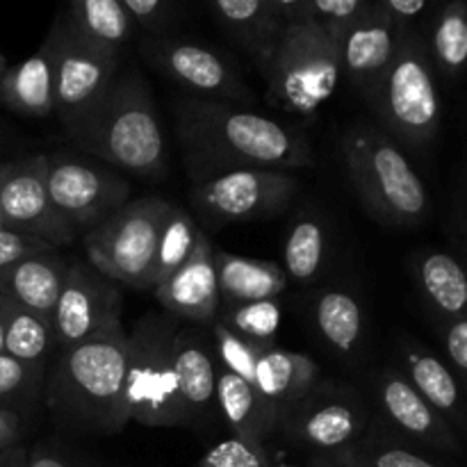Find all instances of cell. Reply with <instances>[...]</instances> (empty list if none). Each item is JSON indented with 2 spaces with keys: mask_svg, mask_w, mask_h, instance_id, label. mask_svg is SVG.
<instances>
[{
  "mask_svg": "<svg viewBox=\"0 0 467 467\" xmlns=\"http://www.w3.org/2000/svg\"><path fill=\"white\" fill-rule=\"evenodd\" d=\"M217 322L254 345L272 347L276 345L274 340L281 327V304L278 299H263L231 306V308L219 310Z\"/></svg>",
  "mask_w": 467,
  "mask_h": 467,
  "instance_id": "35",
  "label": "cell"
},
{
  "mask_svg": "<svg viewBox=\"0 0 467 467\" xmlns=\"http://www.w3.org/2000/svg\"><path fill=\"white\" fill-rule=\"evenodd\" d=\"M369 413L354 388L317 381L304 397L281 410L278 433L292 445L308 447L317 456H331L363 438Z\"/></svg>",
  "mask_w": 467,
  "mask_h": 467,
  "instance_id": "9",
  "label": "cell"
},
{
  "mask_svg": "<svg viewBox=\"0 0 467 467\" xmlns=\"http://www.w3.org/2000/svg\"><path fill=\"white\" fill-rule=\"evenodd\" d=\"M0 103L23 117L44 119L55 114L53 46L48 36L35 55L5 71L0 78Z\"/></svg>",
  "mask_w": 467,
  "mask_h": 467,
  "instance_id": "25",
  "label": "cell"
},
{
  "mask_svg": "<svg viewBox=\"0 0 467 467\" xmlns=\"http://www.w3.org/2000/svg\"><path fill=\"white\" fill-rule=\"evenodd\" d=\"M50 249H53V246L44 244V242L35 240V237L9 231V228H0V269L9 267V265H14L16 260L27 258V255H35Z\"/></svg>",
  "mask_w": 467,
  "mask_h": 467,
  "instance_id": "43",
  "label": "cell"
},
{
  "mask_svg": "<svg viewBox=\"0 0 467 467\" xmlns=\"http://www.w3.org/2000/svg\"><path fill=\"white\" fill-rule=\"evenodd\" d=\"M67 21L89 44L114 55H121L135 32L123 0H73L67 9Z\"/></svg>",
  "mask_w": 467,
  "mask_h": 467,
  "instance_id": "29",
  "label": "cell"
},
{
  "mask_svg": "<svg viewBox=\"0 0 467 467\" xmlns=\"http://www.w3.org/2000/svg\"><path fill=\"white\" fill-rule=\"evenodd\" d=\"M327 228L313 214H301L292 223L283 244V272L287 281L308 285L317 281L327 265Z\"/></svg>",
  "mask_w": 467,
  "mask_h": 467,
  "instance_id": "32",
  "label": "cell"
},
{
  "mask_svg": "<svg viewBox=\"0 0 467 467\" xmlns=\"http://www.w3.org/2000/svg\"><path fill=\"white\" fill-rule=\"evenodd\" d=\"M217 415L231 429V436L267 445L278 433L281 409L265 400L254 383L235 377L228 369H217Z\"/></svg>",
  "mask_w": 467,
  "mask_h": 467,
  "instance_id": "22",
  "label": "cell"
},
{
  "mask_svg": "<svg viewBox=\"0 0 467 467\" xmlns=\"http://www.w3.org/2000/svg\"><path fill=\"white\" fill-rule=\"evenodd\" d=\"M0 467H27V450L21 445L0 454Z\"/></svg>",
  "mask_w": 467,
  "mask_h": 467,
  "instance_id": "46",
  "label": "cell"
},
{
  "mask_svg": "<svg viewBox=\"0 0 467 467\" xmlns=\"http://www.w3.org/2000/svg\"><path fill=\"white\" fill-rule=\"evenodd\" d=\"M160 306L173 319L194 324H213L222 310L219 296L214 246L203 231H199L190 260L155 290Z\"/></svg>",
  "mask_w": 467,
  "mask_h": 467,
  "instance_id": "17",
  "label": "cell"
},
{
  "mask_svg": "<svg viewBox=\"0 0 467 467\" xmlns=\"http://www.w3.org/2000/svg\"><path fill=\"white\" fill-rule=\"evenodd\" d=\"M0 322L5 331V354L23 363L46 365L57 351L53 322L0 295Z\"/></svg>",
  "mask_w": 467,
  "mask_h": 467,
  "instance_id": "30",
  "label": "cell"
},
{
  "mask_svg": "<svg viewBox=\"0 0 467 467\" xmlns=\"http://www.w3.org/2000/svg\"><path fill=\"white\" fill-rule=\"evenodd\" d=\"M48 41L53 46L55 114L68 130L103 99L119 76V55L89 44L67 16L55 21Z\"/></svg>",
  "mask_w": 467,
  "mask_h": 467,
  "instance_id": "10",
  "label": "cell"
},
{
  "mask_svg": "<svg viewBox=\"0 0 467 467\" xmlns=\"http://www.w3.org/2000/svg\"><path fill=\"white\" fill-rule=\"evenodd\" d=\"M46 182L55 210L76 233H89L130 201V185L119 173L76 155H46Z\"/></svg>",
  "mask_w": 467,
  "mask_h": 467,
  "instance_id": "12",
  "label": "cell"
},
{
  "mask_svg": "<svg viewBox=\"0 0 467 467\" xmlns=\"http://www.w3.org/2000/svg\"><path fill=\"white\" fill-rule=\"evenodd\" d=\"M67 272L68 263L57 254V249L27 255L0 269V295L9 296L41 317L53 319Z\"/></svg>",
  "mask_w": 467,
  "mask_h": 467,
  "instance_id": "21",
  "label": "cell"
},
{
  "mask_svg": "<svg viewBox=\"0 0 467 467\" xmlns=\"http://www.w3.org/2000/svg\"><path fill=\"white\" fill-rule=\"evenodd\" d=\"M46 365L23 363L0 354V406L21 409L36 390H44Z\"/></svg>",
  "mask_w": 467,
  "mask_h": 467,
  "instance_id": "38",
  "label": "cell"
},
{
  "mask_svg": "<svg viewBox=\"0 0 467 467\" xmlns=\"http://www.w3.org/2000/svg\"><path fill=\"white\" fill-rule=\"evenodd\" d=\"M386 135L409 149H424L441 130V94L427 41L415 27L397 35L395 57L368 100Z\"/></svg>",
  "mask_w": 467,
  "mask_h": 467,
  "instance_id": "5",
  "label": "cell"
},
{
  "mask_svg": "<svg viewBox=\"0 0 467 467\" xmlns=\"http://www.w3.org/2000/svg\"><path fill=\"white\" fill-rule=\"evenodd\" d=\"M296 190L299 181L292 173L244 169L194 182L190 201L210 226H226L283 213Z\"/></svg>",
  "mask_w": 467,
  "mask_h": 467,
  "instance_id": "11",
  "label": "cell"
},
{
  "mask_svg": "<svg viewBox=\"0 0 467 467\" xmlns=\"http://www.w3.org/2000/svg\"><path fill=\"white\" fill-rule=\"evenodd\" d=\"M374 392L383 415V427L397 438L445 454L463 451V441L454 427L420 397L400 369H383L374 381Z\"/></svg>",
  "mask_w": 467,
  "mask_h": 467,
  "instance_id": "16",
  "label": "cell"
},
{
  "mask_svg": "<svg viewBox=\"0 0 467 467\" xmlns=\"http://www.w3.org/2000/svg\"><path fill=\"white\" fill-rule=\"evenodd\" d=\"M214 265H217L222 308L251 304V301L278 299L290 283L281 265L272 260H255L228 254V251H214Z\"/></svg>",
  "mask_w": 467,
  "mask_h": 467,
  "instance_id": "26",
  "label": "cell"
},
{
  "mask_svg": "<svg viewBox=\"0 0 467 467\" xmlns=\"http://www.w3.org/2000/svg\"><path fill=\"white\" fill-rule=\"evenodd\" d=\"M3 226L59 249L78 235L55 210L46 182V155L0 162Z\"/></svg>",
  "mask_w": 467,
  "mask_h": 467,
  "instance_id": "15",
  "label": "cell"
},
{
  "mask_svg": "<svg viewBox=\"0 0 467 467\" xmlns=\"http://www.w3.org/2000/svg\"><path fill=\"white\" fill-rule=\"evenodd\" d=\"M27 467H87L80 454L59 441H41L27 451Z\"/></svg>",
  "mask_w": 467,
  "mask_h": 467,
  "instance_id": "42",
  "label": "cell"
},
{
  "mask_svg": "<svg viewBox=\"0 0 467 467\" xmlns=\"http://www.w3.org/2000/svg\"><path fill=\"white\" fill-rule=\"evenodd\" d=\"M369 0H306L304 23H313L337 46L368 12Z\"/></svg>",
  "mask_w": 467,
  "mask_h": 467,
  "instance_id": "36",
  "label": "cell"
},
{
  "mask_svg": "<svg viewBox=\"0 0 467 467\" xmlns=\"http://www.w3.org/2000/svg\"><path fill=\"white\" fill-rule=\"evenodd\" d=\"M267 99L278 109L310 117L340 82V46L313 23H292L278 35L267 64Z\"/></svg>",
  "mask_w": 467,
  "mask_h": 467,
  "instance_id": "7",
  "label": "cell"
},
{
  "mask_svg": "<svg viewBox=\"0 0 467 467\" xmlns=\"http://www.w3.org/2000/svg\"><path fill=\"white\" fill-rule=\"evenodd\" d=\"M400 354V372L409 379L410 386L454 427L461 438L467 436V400L450 365L413 342H404Z\"/></svg>",
  "mask_w": 467,
  "mask_h": 467,
  "instance_id": "20",
  "label": "cell"
},
{
  "mask_svg": "<svg viewBox=\"0 0 467 467\" xmlns=\"http://www.w3.org/2000/svg\"><path fill=\"white\" fill-rule=\"evenodd\" d=\"M0 354H5V331H3V322H0Z\"/></svg>",
  "mask_w": 467,
  "mask_h": 467,
  "instance_id": "48",
  "label": "cell"
},
{
  "mask_svg": "<svg viewBox=\"0 0 467 467\" xmlns=\"http://www.w3.org/2000/svg\"><path fill=\"white\" fill-rule=\"evenodd\" d=\"M377 3L383 9V14L390 18L392 26L397 27V32L413 27L415 18L422 12H427L424 0H377Z\"/></svg>",
  "mask_w": 467,
  "mask_h": 467,
  "instance_id": "44",
  "label": "cell"
},
{
  "mask_svg": "<svg viewBox=\"0 0 467 467\" xmlns=\"http://www.w3.org/2000/svg\"><path fill=\"white\" fill-rule=\"evenodd\" d=\"M429 55L438 71L456 80L467 68V3L454 0L438 12L431 30Z\"/></svg>",
  "mask_w": 467,
  "mask_h": 467,
  "instance_id": "33",
  "label": "cell"
},
{
  "mask_svg": "<svg viewBox=\"0 0 467 467\" xmlns=\"http://www.w3.org/2000/svg\"><path fill=\"white\" fill-rule=\"evenodd\" d=\"M57 351L96 340L123 327V295L114 281L89 263L68 265L67 281L53 313Z\"/></svg>",
  "mask_w": 467,
  "mask_h": 467,
  "instance_id": "13",
  "label": "cell"
},
{
  "mask_svg": "<svg viewBox=\"0 0 467 467\" xmlns=\"http://www.w3.org/2000/svg\"><path fill=\"white\" fill-rule=\"evenodd\" d=\"M199 467H267V445L231 436L210 447Z\"/></svg>",
  "mask_w": 467,
  "mask_h": 467,
  "instance_id": "39",
  "label": "cell"
},
{
  "mask_svg": "<svg viewBox=\"0 0 467 467\" xmlns=\"http://www.w3.org/2000/svg\"><path fill=\"white\" fill-rule=\"evenodd\" d=\"M173 368L178 392L190 427L217 415V356L194 328H178L173 340Z\"/></svg>",
  "mask_w": 467,
  "mask_h": 467,
  "instance_id": "19",
  "label": "cell"
},
{
  "mask_svg": "<svg viewBox=\"0 0 467 467\" xmlns=\"http://www.w3.org/2000/svg\"><path fill=\"white\" fill-rule=\"evenodd\" d=\"M324 459L342 467H445L406 447L401 438L372 422L360 441H356L347 450L324 456Z\"/></svg>",
  "mask_w": 467,
  "mask_h": 467,
  "instance_id": "31",
  "label": "cell"
},
{
  "mask_svg": "<svg viewBox=\"0 0 467 467\" xmlns=\"http://www.w3.org/2000/svg\"><path fill=\"white\" fill-rule=\"evenodd\" d=\"M5 71H7V67H5V59H3V55H0V78L5 76Z\"/></svg>",
  "mask_w": 467,
  "mask_h": 467,
  "instance_id": "50",
  "label": "cell"
},
{
  "mask_svg": "<svg viewBox=\"0 0 467 467\" xmlns=\"http://www.w3.org/2000/svg\"><path fill=\"white\" fill-rule=\"evenodd\" d=\"M420 295L441 324L467 319V255L450 251H422L413 267Z\"/></svg>",
  "mask_w": 467,
  "mask_h": 467,
  "instance_id": "23",
  "label": "cell"
},
{
  "mask_svg": "<svg viewBox=\"0 0 467 467\" xmlns=\"http://www.w3.org/2000/svg\"><path fill=\"white\" fill-rule=\"evenodd\" d=\"M310 467H342V465L333 463V461L324 459V456H313V459H310Z\"/></svg>",
  "mask_w": 467,
  "mask_h": 467,
  "instance_id": "47",
  "label": "cell"
},
{
  "mask_svg": "<svg viewBox=\"0 0 467 467\" xmlns=\"http://www.w3.org/2000/svg\"><path fill=\"white\" fill-rule=\"evenodd\" d=\"M171 205L158 196L128 201L105 222L85 233L87 263L117 285L144 292Z\"/></svg>",
  "mask_w": 467,
  "mask_h": 467,
  "instance_id": "8",
  "label": "cell"
},
{
  "mask_svg": "<svg viewBox=\"0 0 467 467\" xmlns=\"http://www.w3.org/2000/svg\"><path fill=\"white\" fill-rule=\"evenodd\" d=\"M463 240H465V249H463V254L467 255V213H465V219H463Z\"/></svg>",
  "mask_w": 467,
  "mask_h": 467,
  "instance_id": "49",
  "label": "cell"
},
{
  "mask_svg": "<svg viewBox=\"0 0 467 467\" xmlns=\"http://www.w3.org/2000/svg\"><path fill=\"white\" fill-rule=\"evenodd\" d=\"M397 35L400 32L377 0H369L368 12L340 41V76H345L365 100L374 94L395 57Z\"/></svg>",
  "mask_w": 467,
  "mask_h": 467,
  "instance_id": "18",
  "label": "cell"
},
{
  "mask_svg": "<svg viewBox=\"0 0 467 467\" xmlns=\"http://www.w3.org/2000/svg\"><path fill=\"white\" fill-rule=\"evenodd\" d=\"M178 328L171 315L150 313L128 331L126 406L130 422L150 429L190 427L173 368Z\"/></svg>",
  "mask_w": 467,
  "mask_h": 467,
  "instance_id": "6",
  "label": "cell"
},
{
  "mask_svg": "<svg viewBox=\"0 0 467 467\" xmlns=\"http://www.w3.org/2000/svg\"><path fill=\"white\" fill-rule=\"evenodd\" d=\"M319 381V368L310 356L272 345L260 351L254 369V388L278 409L304 397Z\"/></svg>",
  "mask_w": 467,
  "mask_h": 467,
  "instance_id": "27",
  "label": "cell"
},
{
  "mask_svg": "<svg viewBox=\"0 0 467 467\" xmlns=\"http://www.w3.org/2000/svg\"><path fill=\"white\" fill-rule=\"evenodd\" d=\"M0 228H5V226H3V214H0Z\"/></svg>",
  "mask_w": 467,
  "mask_h": 467,
  "instance_id": "51",
  "label": "cell"
},
{
  "mask_svg": "<svg viewBox=\"0 0 467 467\" xmlns=\"http://www.w3.org/2000/svg\"><path fill=\"white\" fill-rule=\"evenodd\" d=\"M68 140L112 167L141 178L167 169V141L140 71H119L103 99L67 130Z\"/></svg>",
  "mask_w": 467,
  "mask_h": 467,
  "instance_id": "3",
  "label": "cell"
},
{
  "mask_svg": "<svg viewBox=\"0 0 467 467\" xmlns=\"http://www.w3.org/2000/svg\"><path fill=\"white\" fill-rule=\"evenodd\" d=\"M199 231L201 228L196 226L190 213H185L178 205H171V210L167 214V222L162 226V233H160L158 251H155V260L150 265L146 290H158L169 276H173L190 260L192 251L196 246Z\"/></svg>",
  "mask_w": 467,
  "mask_h": 467,
  "instance_id": "34",
  "label": "cell"
},
{
  "mask_svg": "<svg viewBox=\"0 0 467 467\" xmlns=\"http://www.w3.org/2000/svg\"><path fill=\"white\" fill-rule=\"evenodd\" d=\"M141 55L162 76L190 91L192 99L231 105L251 100V91L240 71L208 46L173 36H149L141 44Z\"/></svg>",
  "mask_w": 467,
  "mask_h": 467,
  "instance_id": "14",
  "label": "cell"
},
{
  "mask_svg": "<svg viewBox=\"0 0 467 467\" xmlns=\"http://www.w3.org/2000/svg\"><path fill=\"white\" fill-rule=\"evenodd\" d=\"M176 132L192 182L244 169L290 173L313 164V150L299 130L231 103L181 100Z\"/></svg>",
  "mask_w": 467,
  "mask_h": 467,
  "instance_id": "1",
  "label": "cell"
},
{
  "mask_svg": "<svg viewBox=\"0 0 467 467\" xmlns=\"http://www.w3.org/2000/svg\"><path fill=\"white\" fill-rule=\"evenodd\" d=\"M128 331L123 327L57 351L44 379V401L59 429L114 436L130 422L126 406Z\"/></svg>",
  "mask_w": 467,
  "mask_h": 467,
  "instance_id": "2",
  "label": "cell"
},
{
  "mask_svg": "<svg viewBox=\"0 0 467 467\" xmlns=\"http://www.w3.org/2000/svg\"><path fill=\"white\" fill-rule=\"evenodd\" d=\"M313 322L319 337L337 356H354L365 337V310L351 292L327 287L313 301Z\"/></svg>",
  "mask_w": 467,
  "mask_h": 467,
  "instance_id": "28",
  "label": "cell"
},
{
  "mask_svg": "<svg viewBox=\"0 0 467 467\" xmlns=\"http://www.w3.org/2000/svg\"><path fill=\"white\" fill-rule=\"evenodd\" d=\"M228 39L235 41L263 71L285 26L276 16L272 0H217L208 5Z\"/></svg>",
  "mask_w": 467,
  "mask_h": 467,
  "instance_id": "24",
  "label": "cell"
},
{
  "mask_svg": "<svg viewBox=\"0 0 467 467\" xmlns=\"http://www.w3.org/2000/svg\"><path fill=\"white\" fill-rule=\"evenodd\" d=\"M441 336L447 360H450L447 365L459 379L461 390H463L467 400V319L441 324Z\"/></svg>",
  "mask_w": 467,
  "mask_h": 467,
  "instance_id": "41",
  "label": "cell"
},
{
  "mask_svg": "<svg viewBox=\"0 0 467 467\" xmlns=\"http://www.w3.org/2000/svg\"><path fill=\"white\" fill-rule=\"evenodd\" d=\"M342 155L351 185L374 219L410 228L429 217L431 199L422 178L386 132L365 123L351 126L342 137Z\"/></svg>",
  "mask_w": 467,
  "mask_h": 467,
  "instance_id": "4",
  "label": "cell"
},
{
  "mask_svg": "<svg viewBox=\"0 0 467 467\" xmlns=\"http://www.w3.org/2000/svg\"><path fill=\"white\" fill-rule=\"evenodd\" d=\"M132 26H140L149 32L150 39H158L167 32V27L176 21V5L169 0H123Z\"/></svg>",
  "mask_w": 467,
  "mask_h": 467,
  "instance_id": "40",
  "label": "cell"
},
{
  "mask_svg": "<svg viewBox=\"0 0 467 467\" xmlns=\"http://www.w3.org/2000/svg\"><path fill=\"white\" fill-rule=\"evenodd\" d=\"M26 413L16 406H0V454L12 447H18V441L26 431Z\"/></svg>",
  "mask_w": 467,
  "mask_h": 467,
  "instance_id": "45",
  "label": "cell"
},
{
  "mask_svg": "<svg viewBox=\"0 0 467 467\" xmlns=\"http://www.w3.org/2000/svg\"><path fill=\"white\" fill-rule=\"evenodd\" d=\"M210 331H213L214 340V356H217L219 368L228 369L235 377L244 379V381H254V369L258 363L260 351L267 349V347L254 345V342L244 340L237 333H233L231 328L223 327L222 322L214 319L210 324Z\"/></svg>",
  "mask_w": 467,
  "mask_h": 467,
  "instance_id": "37",
  "label": "cell"
}]
</instances>
